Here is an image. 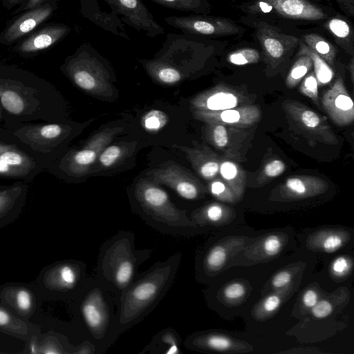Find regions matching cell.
Here are the masks:
<instances>
[{
	"instance_id": "obj_49",
	"label": "cell",
	"mask_w": 354,
	"mask_h": 354,
	"mask_svg": "<svg viewBox=\"0 0 354 354\" xmlns=\"http://www.w3.org/2000/svg\"><path fill=\"white\" fill-rule=\"evenodd\" d=\"M303 301L307 307H313L317 302V295L314 290H308L305 292Z\"/></svg>"
},
{
	"instance_id": "obj_5",
	"label": "cell",
	"mask_w": 354,
	"mask_h": 354,
	"mask_svg": "<svg viewBox=\"0 0 354 354\" xmlns=\"http://www.w3.org/2000/svg\"><path fill=\"white\" fill-rule=\"evenodd\" d=\"M236 7L245 15L299 24H322L337 12L318 0H246Z\"/></svg>"
},
{
	"instance_id": "obj_15",
	"label": "cell",
	"mask_w": 354,
	"mask_h": 354,
	"mask_svg": "<svg viewBox=\"0 0 354 354\" xmlns=\"http://www.w3.org/2000/svg\"><path fill=\"white\" fill-rule=\"evenodd\" d=\"M194 113L207 124L218 123L236 128L251 127L261 117L259 107L250 104L216 111L196 110Z\"/></svg>"
},
{
	"instance_id": "obj_3",
	"label": "cell",
	"mask_w": 354,
	"mask_h": 354,
	"mask_svg": "<svg viewBox=\"0 0 354 354\" xmlns=\"http://www.w3.org/2000/svg\"><path fill=\"white\" fill-rule=\"evenodd\" d=\"M135 239L133 232L121 230L100 248L95 277L118 299L137 276L139 267L152 255L151 249L137 248Z\"/></svg>"
},
{
	"instance_id": "obj_55",
	"label": "cell",
	"mask_w": 354,
	"mask_h": 354,
	"mask_svg": "<svg viewBox=\"0 0 354 354\" xmlns=\"http://www.w3.org/2000/svg\"><path fill=\"white\" fill-rule=\"evenodd\" d=\"M318 1H322V0H318Z\"/></svg>"
},
{
	"instance_id": "obj_52",
	"label": "cell",
	"mask_w": 354,
	"mask_h": 354,
	"mask_svg": "<svg viewBox=\"0 0 354 354\" xmlns=\"http://www.w3.org/2000/svg\"><path fill=\"white\" fill-rule=\"evenodd\" d=\"M11 3H19L21 1H24V0H9Z\"/></svg>"
},
{
	"instance_id": "obj_29",
	"label": "cell",
	"mask_w": 354,
	"mask_h": 354,
	"mask_svg": "<svg viewBox=\"0 0 354 354\" xmlns=\"http://www.w3.org/2000/svg\"><path fill=\"white\" fill-rule=\"evenodd\" d=\"M0 330L23 339H32L34 335L32 326L12 315L1 305Z\"/></svg>"
},
{
	"instance_id": "obj_10",
	"label": "cell",
	"mask_w": 354,
	"mask_h": 354,
	"mask_svg": "<svg viewBox=\"0 0 354 354\" xmlns=\"http://www.w3.org/2000/svg\"><path fill=\"white\" fill-rule=\"evenodd\" d=\"M164 20L168 25L181 30L186 35L209 38L239 37L247 31L246 28L235 21L219 16L193 14L167 17Z\"/></svg>"
},
{
	"instance_id": "obj_13",
	"label": "cell",
	"mask_w": 354,
	"mask_h": 354,
	"mask_svg": "<svg viewBox=\"0 0 354 354\" xmlns=\"http://www.w3.org/2000/svg\"><path fill=\"white\" fill-rule=\"evenodd\" d=\"M322 102L324 110L337 125L347 126L353 122V102L341 76H338L324 93Z\"/></svg>"
},
{
	"instance_id": "obj_37",
	"label": "cell",
	"mask_w": 354,
	"mask_h": 354,
	"mask_svg": "<svg viewBox=\"0 0 354 354\" xmlns=\"http://www.w3.org/2000/svg\"><path fill=\"white\" fill-rule=\"evenodd\" d=\"M209 188L211 194L221 201L232 202L236 198L231 189L221 178L212 179Z\"/></svg>"
},
{
	"instance_id": "obj_2",
	"label": "cell",
	"mask_w": 354,
	"mask_h": 354,
	"mask_svg": "<svg viewBox=\"0 0 354 354\" xmlns=\"http://www.w3.org/2000/svg\"><path fill=\"white\" fill-rule=\"evenodd\" d=\"M75 297L86 340L96 346L98 353H104L120 335L117 329L118 297L95 277H88Z\"/></svg>"
},
{
	"instance_id": "obj_16",
	"label": "cell",
	"mask_w": 354,
	"mask_h": 354,
	"mask_svg": "<svg viewBox=\"0 0 354 354\" xmlns=\"http://www.w3.org/2000/svg\"><path fill=\"white\" fill-rule=\"evenodd\" d=\"M156 182L169 186L178 195L187 200L197 198L204 189L202 185L190 174L174 165L157 169L150 174Z\"/></svg>"
},
{
	"instance_id": "obj_31",
	"label": "cell",
	"mask_w": 354,
	"mask_h": 354,
	"mask_svg": "<svg viewBox=\"0 0 354 354\" xmlns=\"http://www.w3.org/2000/svg\"><path fill=\"white\" fill-rule=\"evenodd\" d=\"M297 51L304 53L311 58L313 72L319 86L327 85L332 81L334 77V69L300 39Z\"/></svg>"
},
{
	"instance_id": "obj_4",
	"label": "cell",
	"mask_w": 354,
	"mask_h": 354,
	"mask_svg": "<svg viewBox=\"0 0 354 354\" xmlns=\"http://www.w3.org/2000/svg\"><path fill=\"white\" fill-rule=\"evenodd\" d=\"M134 199L140 217L161 233L188 236L198 227L185 212L177 208L168 194L153 183H139L135 189Z\"/></svg>"
},
{
	"instance_id": "obj_50",
	"label": "cell",
	"mask_w": 354,
	"mask_h": 354,
	"mask_svg": "<svg viewBox=\"0 0 354 354\" xmlns=\"http://www.w3.org/2000/svg\"><path fill=\"white\" fill-rule=\"evenodd\" d=\"M46 0H28L25 9L35 8L37 6L39 5L42 2Z\"/></svg>"
},
{
	"instance_id": "obj_27",
	"label": "cell",
	"mask_w": 354,
	"mask_h": 354,
	"mask_svg": "<svg viewBox=\"0 0 354 354\" xmlns=\"http://www.w3.org/2000/svg\"><path fill=\"white\" fill-rule=\"evenodd\" d=\"M299 39L334 69L337 50L330 41L322 35L312 32L301 34Z\"/></svg>"
},
{
	"instance_id": "obj_24",
	"label": "cell",
	"mask_w": 354,
	"mask_h": 354,
	"mask_svg": "<svg viewBox=\"0 0 354 354\" xmlns=\"http://www.w3.org/2000/svg\"><path fill=\"white\" fill-rule=\"evenodd\" d=\"M183 150L195 170L202 178L212 180L218 176L222 158L214 151L207 147L203 149L184 148Z\"/></svg>"
},
{
	"instance_id": "obj_39",
	"label": "cell",
	"mask_w": 354,
	"mask_h": 354,
	"mask_svg": "<svg viewBox=\"0 0 354 354\" xmlns=\"http://www.w3.org/2000/svg\"><path fill=\"white\" fill-rule=\"evenodd\" d=\"M121 155V148L117 145H112L106 147L101 152L99 160L103 166L109 167L113 165Z\"/></svg>"
},
{
	"instance_id": "obj_32",
	"label": "cell",
	"mask_w": 354,
	"mask_h": 354,
	"mask_svg": "<svg viewBox=\"0 0 354 354\" xmlns=\"http://www.w3.org/2000/svg\"><path fill=\"white\" fill-rule=\"evenodd\" d=\"M313 70L311 58L306 53L297 51L296 60L291 66L286 79L288 88L297 86L304 77Z\"/></svg>"
},
{
	"instance_id": "obj_34",
	"label": "cell",
	"mask_w": 354,
	"mask_h": 354,
	"mask_svg": "<svg viewBox=\"0 0 354 354\" xmlns=\"http://www.w3.org/2000/svg\"><path fill=\"white\" fill-rule=\"evenodd\" d=\"M226 252L221 246H215L203 257L201 268L207 273L218 270L226 260Z\"/></svg>"
},
{
	"instance_id": "obj_1",
	"label": "cell",
	"mask_w": 354,
	"mask_h": 354,
	"mask_svg": "<svg viewBox=\"0 0 354 354\" xmlns=\"http://www.w3.org/2000/svg\"><path fill=\"white\" fill-rule=\"evenodd\" d=\"M181 258V253L176 252L155 263L121 293L117 321L120 335L144 319L163 299L174 283Z\"/></svg>"
},
{
	"instance_id": "obj_40",
	"label": "cell",
	"mask_w": 354,
	"mask_h": 354,
	"mask_svg": "<svg viewBox=\"0 0 354 354\" xmlns=\"http://www.w3.org/2000/svg\"><path fill=\"white\" fill-rule=\"evenodd\" d=\"M163 113L158 111L149 113L145 120V125L148 129H158L165 122Z\"/></svg>"
},
{
	"instance_id": "obj_6",
	"label": "cell",
	"mask_w": 354,
	"mask_h": 354,
	"mask_svg": "<svg viewBox=\"0 0 354 354\" xmlns=\"http://www.w3.org/2000/svg\"><path fill=\"white\" fill-rule=\"evenodd\" d=\"M108 10L90 16L88 19L102 28L129 39L118 16L124 24L144 32L149 37L165 33L164 28L154 19L142 0H102Z\"/></svg>"
},
{
	"instance_id": "obj_18",
	"label": "cell",
	"mask_w": 354,
	"mask_h": 354,
	"mask_svg": "<svg viewBox=\"0 0 354 354\" xmlns=\"http://www.w3.org/2000/svg\"><path fill=\"white\" fill-rule=\"evenodd\" d=\"M327 182L314 176H295L287 178L279 187L282 196L301 198L322 194L327 189Z\"/></svg>"
},
{
	"instance_id": "obj_35",
	"label": "cell",
	"mask_w": 354,
	"mask_h": 354,
	"mask_svg": "<svg viewBox=\"0 0 354 354\" xmlns=\"http://www.w3.org/2000/svg\"><path fill=\"white\" fill-rule=\"evenodd\" d=\"M37 353H75L76 347H72L68 342L63 343L55 337H48L41 344L36 339Z\"/></svg>"
},
{
	"instance_id": "obj_44",
	"label": "cell",
	"mask_w": 354,
	"mask_h": 354,
	"mask_svg": "<svg viewBox=\"0 0 354 354\" xmlns=\"http://www.w3.org/2000/svg\"><path fill=\"white\" fill-rule=\"evenodd\" d=\"M342 245V239L337 235L328 236L323 243V247L328 252H333L339 248Z\"/></svg>"
},
{
	"instance_id": "obj_45",
	"label": "cell",
	"mask_w": 354,
	"mask_h": 354,
	"mask_svg": "<svg viewBox=\"0 0 354 354\" xmlns=\"http://www.w3.org/2000/svg\"><path fill=\"white\" fill-rule=\"evenodd\" d=\"M347 17H354V0H333Z\"/></svg>"
},
{
	"instance_id": "obj_33",
	"label": "cell",
	"mask_w": 354,
	"mask_h": 354,
	"mask_svg": "<svg viewBox=\"0 0 354 354\" xmlns=\"http://www.w3.org/2000/svg\"><path fill=\"white\" fill-rule=\"evenodd\" d=\"M261 58V53L257 49L243 47L230 52L227 56V61L233 65L243 66L256 64Z\"/></svg>"
},
{
	"instance_id": "obj_43",
	"label": "cell",
	"mask_w": 354,
	"mask_h": 354,
	"mask_svg": "<svg viewBox=\"0 0 354 354\" xmlns=\"http://www.w3.org/2000/svg\"><path fill=\"white\" fill-rule=\"evenodd\" d=\"M244 292V287L239 283L230 284L224 290L225 297L229 299L239 298L243 296Z\"/></svg>"
},
{
	"instance_id": "obj_19",
	"label": "cell",
	"mask_w": 354,
	"mask_h": 354,
	"mask_svg": "<svg viewBox=\"0 0 354 354\" xmlns=\"http://www.w3.org/2000/svg\"><path fill=\"white\" fill-rule=\"evenodd\" d=\"M120 130V128H113L105 129L97 133L84 148L73 155L69 168H71L75 171L85 170L95 162L104 147L110 142L112 138Z\"/></svg>"
},
{
	"instance_id": "obj_20",
	"label": "cell",
	"mask_w": 354,
	"mask_h": 354,
	"mask_svg": "<svg viewBox=\"0 0 354 354\" xmlns=\"http://www.w3.org/2000/svg\"><path fill=\"white\" fill-rule=\"evenodd\" d=\"M230 126L218 123H208L207 136L210 144L215 148L224 151L227 158H230L231 153L234 151L236 145L243 142L248 136L245 131Z\"/></svg>"
},
{
	"instance_id": "obj_25",
	"label": "cell",
	"mask_w": 354,
	"mask_h": 354,
	"mask_svg": "<svg viewBox=\"0 0 354 354\" xmlns=\"http://www.w3.org/2000/svg\"><path fill=\"white\" fill-rule=\"evenodd\" d=\"M181 337L174 329L167 328L158 332L141 353L179 354L181 353Z\"/></svg>"
},
{
	"instance_id": "obj_17",
	"label": "cell",
	"mask_w": 354,
	"mask_h": 354,
	"mask_svg": "<svg viewBox=\"0 0 354 354\" xmlns=\"http://www.w3.org/2000/svg\"><path fill=\"white\" fill-rule=\"evenodd\" d=\"M27 192L28 185L22 181L0 187V229L19 216L26 203Z\"/></svg>"
},
{
	"instance_id": "obj_48",
	"label": "cell",
	"mask_w": 354,
	"mask_h": 354,
	"mask_svg": "<svg viewBox=\"0 0 354 354\" xmlns=\"http://www.w3.org/2000/svg\"><path fill=\"white\" fill-rule=\"evenodd\" d=\"M347 268L348 262L344 257L337 258L333 263V271L339 274H343Z\"/></svg>"
},
{
	"instance_id": "obj_21",
	"label": "cell",
	"mask_w": 354,
	"mask_h": 354,
	"mask_svg": "<svg viewBox=\"0 0 354 354\" xmlns=\"http://www.w3.org/2000/svg\"><path fill=\"white\" fill-rule=\"evenodd\" d=\"M321 26L330 34L336 45L351 56L354 55V30L348 17L336 12Z\"/></svg>"
},
{
	"instance_id": "obj_51",
	"label": "cell",
	"mask_w": 354,
	"mask_h": 354,
	"mask_svg": "<svg viewBox=\"0 0 354 354\" xmlns=\"http://www.w3.org/2000/svg\"><path fill=\"white\" fill-rule=\"evenodd\" d=\"M348 72L351 75V78L352 81L353 80V74H354V57L353 56L351 57L350 61L348 65Z\"/></svg>"
},
{
	"instance_id": "obj_28",
	"label": "cell",
	"mask_w": 354,
	"mask_h": 354,
	"mask_svg": "<svg viewBox=\"0 0 354 354\" xmlns=\"http://www.w3.org/2000/svg\"><path fill=\"white\" fill-rule=\"evenodd\" d=\"M1 296L3 301L12 306L21 315L28 316L33 311V295L26 288L8 287L2 291Z\"/></svg>"
},
{
	"instance_id": "obj_22",
	"label": "cell",
	"mask_w": 354,
	"mask_h": 354,
	"mask_svg": "<svg viewBox=\"0 0 354 354\" xmlns=\"http://www.w3.org/2000/svg\"><path fill=\"white\" fill-rule=\"evenodd\" d=\"M53 11L51 5L46 4L26 12L9 26L4 34L5 40L12 42L28 33L46 19Z\"/></svg>"
},
{
	"instance_id": "obj_30",
	"label": "cell",
	"mask_w": 354,
	"mask_h": 354,
	"mask_svg": "<svg viewBox=\"0 0 354 354\" xmlns=\"http://www.w3.org/2000/svg\"><path fill=\"white\" fill-rule=\"evenodd\" d=\"M161 6L196 15H208L212 6L209 0H151Z\"/></svg>"
},
{
	"instance_id": "obj_46",
	"label": "cell",
	"mask_w": 354,
	"mask_h": 354,
	"mask_svg": "<svg viewBox=\"0 0 354 354\" xmlns=\"http://www.w3.org/2000/svg\"><path fill=\"white\" fill-rule=\"evenodd\" d=\"M291 279V275L286 271L278 273L272 279V285L276 288H280L288 284Z\"/></svg>"
},
{
	"instance_id": "obj_11",
	"label": "cell",
	"mask_w": 354,
	"mask_h": 354,
	"mask_svg": "<svg viewBox=\"0 0 354 354\" xmlns=\"http://www.w3.org/2000/svg\"><path fill=\"white\" fill-rule=\"evenodd\" d=\"M282 107L290 122L293 123L306 136H310L326 144L335 145L338 142L326 118L310 108L289 99L282 102Z\"/></svg>"
},
{
	"instance_id": "obj_41",
	"label": "cell",
	"mask_w": 354,
	"mask_h": 354,
	"mask_svg": "<svg viewBox=\"0 0 354 354\" xmlns=\"http://www.w3.org/2000/svg\"><path fill=\"white\" fill-rule=\"evenodd\" d=\"M332 312L331 304L325 300L319 301L313 307L312 313L313 315L319 319L324 318L328 316Z\"/></svg>"
},
{
	"instance_id": "obj_8",
	"label": "cell",
	"mask_w": 354,
	"mask_h": 354,
	"mask_svg": "<svg viewBox=\"0 0 354 354\" xmlns=\"http://www.w3.org/2000/svg\"><path fill=\"white\" fill-rule=\"evenodd\" d=\"M239 22L253 30L252 35L261 48L262 59L271 71L288 62L298 48L299 37L285 32L272 21L245 15Z\"/></svg>"
},
{
	"instance_id": "obj_47",
	"label": "cell",
	"mask_w": 354,
	"mask_h": 354,
	"mask_svg": "<svg viewBox=\"0 0 354 354\" xmlns=\"http://www.w3.org/2000/svg\"><path fill=\"white\" fill-rule=\"evenodd\" d=\"M281 304L280 298L277 295H270L265 301L263 304L264 308L268 312H272L276 310Z\"/></svg>"
},
{
	"instance_id": "obj_7",
	"label": "cell",
	"mask_w": 354,
	"mask_h": 354,
	"mask_svg": "<svg viewBox=\"0 0 354 354\" xmlns=\"http://www.w3.org/2000/svg\"><path fill=\"white\" fill-rule=\"evenodd\" d=\"M50 162L22 142L12 130L0 127V178L28 182L47 169Z\"/></svg>"
},
{
	"instance_id": "obj_26",
	"label": "cell",
	"mask_w": 354,
	"mask_h": 354,
	"mask_svg": "<svg viewBox=\"0 0 354 354\" xmlns=\"http://www.w3.org/2000/svg\"><path fill=\"white\" fill-rule=\"evenodd\" d=\"M218 174L236 198L243 195L245 187L246 174L238 163L231 160L230 158H222Z\"/></svg>"
},
{
	"instance_id": "obj_9",
	"label": "cell",
	"mask_w": 354,
	"mask_h": 354,
	"mask_svg": "<svg viewBox=\"0 0 354 354\" xmlns=\"http://www.w3.org/2000/svg\"><path fill=\"white\" fill-rule=\"evenodd\" d=\"M106 62L90 44L84 43L68 58L66 70L80 88L97 93L106 91L110 86Z\"/></svg>"
},
{
	"instance_id": "obj_23",
	"label": "cell",
	"mask_w": 354,
	"mask_h": 354,
	"mask_svg": "<svg viewBox=\"0 0 354 354\" xmlns=\"http://www.w3.org/2000/svg\"><path fill=\"white\" fill-rule=\"evenodd\" d=\"M69 31L70 28L64 24L46 27L24 41L18 49L28 53L48 48L64 38Z\"/></svg>"
},
{
	"instance_id": "obj_36",
	"label": "cell",
	"mask_w": 354,
	"mask_h": 354,
	"mask_svg": "<svg viewBox=\"0 0 354 354\" xmlns=\"http://www.w3.org/2000/svg\"><path fill=\"white\" fill-rule=\"evenodd\" d=\"M286 169L284 162L279 159H272L267 162L259 176L257 181L259 184L269 182L280 176Z\"/></svg>"
},
{
	"instance_id": "obj_12",
	"label": "cell",
	"mask_w": 354,
	"mask_h": 354,
	"mask_svg": "<svg viewBox=\"0 0 354 354\" xmlns=\"http://www.w3.org/2000/svg\"><path fill=\"white\" fill-rule=\"evenodd\" d=\"M86 266L80 261L57 263L44 274L45 286L57 293L75 296L87 280Z\"/></svg>"
},
{
	"instance_id": "obj_14",
	"label": "cell",
	"mask_w": 354,
	"mask_h": 354,
	"mask_svg": "<svg viewBox=\"0 0 354 354\" xmlns=\"http://www.w3.org/2000/svg\"><path fill=\"white\" fill-rule=\"evenodd\" d=\"M249 97L225 85L216 86L197 96L192 104L196 110L216 111L249 105Z\"/></svg>"
},
{
	"instance_id": "obj_42",
	"label": "cell",
	"mask_w": 354,
	"mask_h": 354,
	"mask_svg": "<svg viewBox=\"0 0 354 354\" xmlns=\"http://www.w3.org/2000/svg\"><path fill=\"white\" fill-rule=\"evenodd\" d=\"M281 247L280 240L274 236L268 237L264 243L265 251L270 255H274L279 252Z\"/></svg>"
},
{
	"instance_id": "obj_54",
	"label": "cell",
	"mask_w": 354,
	"mask_h": 354,
	"mask_svg": "<svg viewBox=\"0 0 354 354\" xmlns=\"http://www.w3.org/2000/svg\"><path fill=\"white\" fill-rule=\"evenodd\" d=\"M230 1H235V0H230Z\"/></svg>"
},
{
	"instance_id": "obj_53",
	"label": "cell",
	"mask_w": 354,
	"mask_h": 354,
	"mask_svg": "<svg viewBox=\"0 0 354 354\" xmlns=\"http://www.w3.org/2000/svg\"><path fill=\"white\" fill-rule=\"evenodd\" d=\"M1 120H2V118H1V112H0V123H1Z\"/></svg>"
},
{
	"instance_id": "obj_38",
	"label": "cell",
	"mask_w": 354,
	"mask_h": 354,
	"mask_svg": "<svg viewBox=\"0 0 354 354\" xmlns=\"http://www.w3.org/2000/svg\"><path fill=\"white\" fill-rule=\"evenodd\" d=\"M318 82L313 71H310L301 80L299 90L301 93L310 98L319 105Z\"/></svg>"
}]
</instances>
